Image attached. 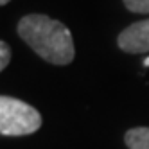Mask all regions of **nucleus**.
I'll return each instance as SVG.
<instances>
[{"instance_id":"2","label":"nucleus","mask_w":149,"mask_h":149,"mask_svg":"<svg viewBox=\"0 0 149 149\" xmlns=\"http://www.w3.org/2000/svg\"><path fill=\"white\" fill-rule=\"evenodd\" d=\"M41 127L40 111L20 99L0 95V135L24 136Z\"/></svg>"},{"instance_id":"3","label":"nucleus","mask_w":149,"mask_h":149,"mask_svg":"<svg viewBox=\"0 0 149 149\" xmlns=\"http://www.w3.org/2000/svg\"><path fill=\"white\" fill-rule=\"evenodd\" d=\"M120 50L127 54H146L149 52V20L135 22L126 27L117 38Z\"/></svg>"},{"instance_id":"6","label":"nucleus","mask_w":149,"mask_h":149,"mask_svg":"<svg viewBox=\"0 0 149 149\" xmlns=\"http://www.w3.org/2000/svg\"><path fill=\"white\" fill-rule=\"evenodd\" d=\"M9 61H11V49L6 41L0 40V72L9 65Z\"/></svg>"},{"instance_id":"4","label":"nucleus","mask_w":149,"mask_h":149,"mask_svg":"<svg viewBox=\"0 0 149 149\" xmlns=\"http://www.w3.org/2000/svg\"><path fill=\"white\" fill-rule=\"evenodd\" d=\"M124 140L130 149H149V127H133L126 131Z\"/></svg>"},{"instance_id":"1","label":"nucleus","mask_w":149,"mask_h":149,"mask_svg":"<svg viewBox=\"0 0 149 149\" xmlns=\"http://www.w3.org/2000/svg\"><path fill=\"white\" fill-rule=\"evenodd\" d=\"M18 34L41 59L52 65H68L76 56L68 27L47 15L24 16L18 22Z\"/></svg>"},{"instance_id":"7","label":"nucleus","mask_w":149,"mask_h":149,"mask_svg":"<svg viewBox=\"0 0 149 149\" xmlns=\"http://www.w3.org/2000/svg\"><path fill=\"white\" fill-rule=\"evenodd\" d=\"M7 2H11V0H0V6H6Z\"/></svg>"},{"instance_id":"8","label":"nucleus","mask_w":149,"mask_h":149,"mask_svg":"<svg viewBox=\"0 0 149 149\" xmlns=\"http://www.w3.org/2000/svg\"><path fill=\"white\" fill-rule=\"evenodd\" d=\"M146 67H149V58H147V59H146Z\"/></svg>"},{"instance_id":"5","label":"nucleus","mask_w":149,"mask_h":149,"mask_svg":"<svg viewBox=\"0 0 149 149\" xmlns=\"http://www.w3.org/2000/svg\"><path fill=\"white\" fill-rule=\"evenodd\" d=\"M124 6L131 13L149 15V0H124Z\"/></svg>"}]
</instances>
